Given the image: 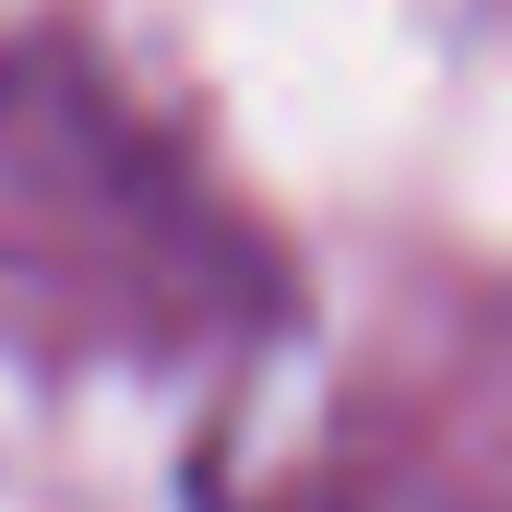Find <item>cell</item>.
Listing matches in <instances>:
<instances>
[]
</instances>
